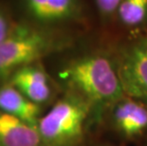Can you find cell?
Here are the masks:
<instances>
[{
    "label": "cell",
    "mask_w": 147,
    "mask_h": 146,
    "mask_svg": "<svg viewBox=\"0 0 147 146\" xmlns=\"http://www.w3.org/2000/svg\"><path fill=\"white\" fill-rule=\"evenodd\" d=\"M13 25L11 23L8 14L0 8V43L9 35Z\"/></svg>",
    "instance_id": "12"
},
{
    "label": "cell",
    "mask_w": 147,
    "mask_h": 146,
    "mask_svg": "<svg viewBox=\"0 0 147 146\" xmlns=\"http://www.w3.org/2000/svg\"><path fill=\"white\" fill-rule=\"evenodd\" d=\"M59 45L58 39L46 30L26 24L13 25L0 43V77L32 65Z\"/></svg>",
    "instance_id": "2"
},
{
    "label": "cell",
    "mask_w": 147,
    "mask_h": 146,
    "mask_svg": "<svg viewBox=\"0 0 147 146\" xmlns=\"http://www.w3.org/2000/svg\"><path fill=\"white\" fill-rule=\"evenodd\" d=\"M26 13L41 26H52L78 19L81 0H21Z\"/></svg>",
    "instance_id": "5"
},
{
    "label": "cell",
    "mask_w": 147,
    "mask_h": 146,
    "mask_svg": "<svg viewBox=\"0 0 147 146\" xmlns=\"http://www.w3.org/2000/svg\"><path fill=\"white\" fill-rule=\"evenodd\" d=\"M91 104L82 96L59 101L39 120L37 128L47 146H73L83 138Z\"/></svg>",
    "instance_id": "3"
},
{
    "label": "cell",
    "mask_w": 147,
    "mask_h": 146,
    "mask_svg": "<svg viewBox=\"0 0 147 146\" xmlns=\"http://www.w3.org/2000/svg\"><path fill=\"white\" fill-rule=\"evenodd\" d=\"M0 111L19 118L30 125L38 124L39 106L29 100L13 85L0 88Z\"/></svg>",
    "instance_id": "8"
},
{
    "label": "cell",
    "mask_w": 147,
    "mask_h": 146,
    "mask_svg": "<svg viewBox=\"0 0 147 146\" xmlns=\"http://www.w3.org/2000/svg\"><path fill=\"white\" fill-rule=\"evenodd\" d=\"M121 1L123 0H95L97 9L104 16H110L117 11Z\"/></svg>",
    "instance_id": "11"
},
{
    "label": "cell",
    "mask_w": 147,
    "mask_h": 146,
    "mask_svg": "<svg viewBox=\"0 0 147 146\" xmlns=\"http://www.w3.org/2000/svg\"><path fill=\"white\" fill-rule=\"evenodd\" d=\"M43 144V139L36 126L0 111V146H42Z\"/></svg>",
    "instance_id": "7"
},
{
    "label": "cell",
    "mask_w": 147,
    "mask_h": 146,
    "mask_svg": "<svg viewBox=\"0 0 147 146\" xmlns=\"http://www.w3.org/2000/svg\"><path fill=\"white\" fill-rule=\"evenodd\" d=\"M117 68L124 94L147 104V37L121 50Z\"/></svg>",
    "instance_id": "4"
},
{
    "label": "cell",
    "mask_w": 147,
    "mask_h": 146,
    "mask_svg": "<svg viewBox=\"0 0 147 146\" xmlns=\"http://www.w3.org/2000/svg\"><path fill=\"white\" fill-rule=\"evenodd\" d=\"M121 24L126 27H140L147 22V0H123L117 10Z\"/></svg>",
    "instance_id": "10"
},
{
    "label": "cell",
    "mask_w": 147,
    "mask_h": 146,
    "mask_svg": "<svg viewBox=\"0 0 147 146\" xmlns=\"http://www.w3.org/2000/svg\"><path fill=\"white\" fill-rule=\"evenodd\" d=\"M114 120L125 136L140 135L147 128V108L134 101L121 102L115 109Z\"/></svg>",
    "instance_id": "9"
},
{
    "label": "cell",
    "mask_w": 147,
    "mask_h": 146,
    "mask_svg": "<svg viewBox=\"0 0 147 146\" xmlns=\"http://www.w3.org/2000/svg\"><path fill=\"white\" fill-rule=\"evenodd\" d=\"M11 85L35 104L46 102L51 96L48 75L40 67L29 65L11 75Z\"/></svg>",
    "instance_id": "6"
},
{
    "label": "cell",
    "mask_w": 147,
    "mask_h": 146,
    "mask_svg": "<svg viewBox=\"0 0 147 146\" xmlns=\"http://www.w3.org/2000/svg\"><path fill=\"white\" fill-rule=\"evenodd\" d=\"M63 76L90 104H109L123 96L118 68L105 55L88 54L75 59Z\"/></svg>",
    "instance_id": "1"
}]
</instances>
